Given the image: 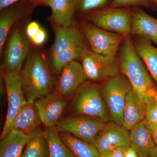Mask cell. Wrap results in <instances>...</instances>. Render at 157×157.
Listing matches in <instances>:
<instances>
[{
	"instance_id": "cell-7",
	"label": "cell",
	"mask_w": 157,
	"mask_h": 157,
	"mask_svg": "<svg viewBox=\"0 0 157 157\" xmlns=\"http://www.w3.org/2000/svg\"><path fill=\"white\" fill-rule=\"evenodd\" d=\"M2 74L8 96V110L1 139L11 131L15 117L21 107L27 103L23 90L21 72L4 67Z\"/></svg>"
},
{
	"instance_id": "cell-36",
	"label": "cell",
	"mask_w": 157,
	"mask_h": 157,
	"mask_svg": "<svg viewBox=\"0 0 157 157\" xmlns=\"http://www.w3.org/2000/svg\"><path fill=\"white\" fill-rule=\"evenodd\" d=\"M149 157H157V145L153 150Z\"/></svg>"
},
{
	"instance_id": "cell-33",
	"label": "cell",
	"mask_w": 157,
	"mask_h": 157,
	"mask_svg": "<svg viewBox=\"0 0 157 157\" xmlns=\"http://www.w3.org/2000/svg\"><path fill=\"white\" fill-rule=\"evenodd\" d=\"M149 127L153 140L154 141L156 145H157V123L149 124Z\"/></svg>"
},
{
	"instance_id": "cell-31",
	"label": "cell",
	"mask_w": 157,
	"mask_h": 157,
	"mask_svg": "<svg viewBox=\"0 0 157 157\" xmlns=\"http://www.w3.org/2000/svg\"><path fill=\"white\" fill-rule=\"evenodd\" d=\"M128 147H120L112 150L106 153L101 155V157H124Z\"/></svg>"
},
{
	"instance_id": "cell-20",
	"label": "cell",
	"mask_w": 157,
	"mask_h": 157,
	"mask_svg": "<svg viewBox=\"0 0 157 157\" xmlns=\"http://www.w3.org/2000/svg\"><path fill=\"white\" fill-rule=\"evenodd\" d=\"M147 39L138 36L133 42L138 56L143 61L157 86V48Z\"/></svg>"
},
{
	"instance_id": "cell-29",
	"label": "cell",
	"mask_w": 157,
	"mask_h": 157,
	"mask_svg": "<svg viewBox=\"0 0 157 157\" xmlns=\"http://www.w3.org/2000/svg\"><path fill=\"white\" fill-rule=\"evenodd\" d=\"M41 27L36 21H31L26 28V35L31 41L38 33Z\"/></svg>"
},
{
	"instance_id": "cell-37",
	"label": "cell",
	"mask_w": 157,
	"mask_h": 157,
	"mask_svg": "<svg viewBox=\"0 0 157 157\" xmlns=\"http://www.w3.org/2000/svg\"><path fill=\"white\" fill-rule=\"evenodd\" d=\"M153 1L155 3H156L157 5V0H153Z\"/></svg>"
},
{
	"instance_id": "cell-17",
	"label": "cell",
	"mask_w": 157,
	"mask_h": 157,
	"mask_svg": "<svg viewBox=\"0 0 157 157\" xmlns=\"http://www.w3.org/2000/svg\"><path fill=\"white\" fill-rule=\"evenodd\" d=\"M131 146L140 157H149L156 146L153 140L149 124L146 120L133 128L129 133Z\"/></svg>"
},
{
	"instance_id": "cell-27",
	"label": "cell",
	"mask_w": 157,
	"mask_h": 157,
	"mask_svg": "<svg viewBox=\"0 0 157 157\" xmlns=\"http://www.w3.org/2000/svg\"><path fill=\"white\" fill-rule=\"evenodd\" d=\"M130 6H143L157 11V5L153 0H111L109 7L123 8Z\"/></svg>"
},
{
	"instance_id": "cell-34",
	"label": "cell",
	"mask_w": 157,
	"mask_h": 157,
	"mask_svg": "<svg viewBox=\"0 0 157 157\" xmlns=\"http://www.w3.org/2000/svg\"><path fill=\"white\" fill-rule=\"evenodd\" d=\"M124 157H140L135 149L130 146L127 148Z\"/></svg>"
},
{
	"instance_id": "cell-2",
	"label": "cell",
	"mask_w": 157,
	"mask_h": 157,
	"mask_svg": "<svg viewBox=\"0 0 157 157\" xmlns=\"http://www.w3.org/2000/svg\"><path fill=\"white\" fill-rule=\"evenodd\" d=\"M119 59L122 73L142 101L146 104L150 98H157L156 85L136 53L130 36L123 41Z\"/></svg>"
},
{
	"instance_id": "cell-3",
	"label": "cell",
	"mask_w": 157,
	"mask_h": 157,
	"mask_svg": "<svg viewBox=\"0 0 157 157\" xmlns=\"http://www.w3.org/2000/svg\"><path fill=\"white\" fill-rule=\"evenodd\" d=\"M53 24L55 40L52 48L51 60L55 72L59 76L64 65L80 59L89 48L80 29L73 23L69 27Z\"/></svg>"
},
{
	"instance_id": "cell-12",
	"label": "cell",
	"mask_w": 157,
	"mask_h": 157,
	"mask_svg": "<svg viewBox=\"0 0 157 157\" xmlns=\"http://www.w3.org/2000/svg\"><path fill=\"white\" fill-rule=\"evenodd\" d=\"M41 122L46 128L54 126L67 106L65 97L56 90L37 99L34 103Z\"/></svg>"
},
{
	"instance_id": "cell-19",
	"label": "cell",
	"mask_w": 157,
	"mask_h": 157,
	"mask_svg": "<svg viewBox=\"0 0 157 157\" xmlns=\"http://www.w3.org/2000/svg\"><path fill=\"white\" fill-rule=\"evenodd\" d=\"M40 132L31 135H26L17 130H11L0 142V157H20L23 150L30 140Z\"/></svg>"
},
{
	"instance_id": "cell-18",
	"label": "cell",
	"mask_w": 157,
	"mask_h": 157,
	"mask_svg": "<svg viewBox=\"0 0 157 157\" xmlns=\"http://www.w3.org/2000/svg\"><path fill=\"white\" fill-rule=\"evenodd\" d=\"M145 119V103L133 89L127 96L123 126L131 131Z\"/></svg>"
},
{
	"instance_id": "cell-6",
	"label": "cell",
	"mask_w": 157,
	"mask_h": 157,
	"mask_svg": "<svg viewBox=\"0 0 157 157\" xmlns=\"http://www.w3.org/2000/svg\"><path fill=\"white\" fill-rule=\"evenodd\" d=\"M132 11L122 8H108L93 11L88 16L90 22L109 32L130 36L132 32Z\"/></svg>"
},
{
	"instance_id": "cell-9",
	"label": "cell",
	"mask_w": 157,
	"mask_h": 157,
	"mask_svg": "<svg viewBox=\"0 0 157 157\" xmlns=\"http://www.w3.org/2000/svg\"><path fill=\"white\" fill-rule=\"evenodd\" d=\"M80 29L89 43L90 49L102 55L116 56L125 38L120 34L100 28L88 21L81 23Z\"/></svg>"
},
{
	"instance_id": "cell-1",
	"label": "cell",
	"mask_w": 157,
	"mask_h": 157,
	"mask_svg": "<svg viewBox=\"0 0 157 157\" xmlns=\"http://www.w3.org/2000/svg\"><path fill=\"white\" fill-rule=\"evenodd\" d=\"M21 76L24 94L28 103L34 104L37 99L55 89L56 82L46 60L38 51L29 53Z\"/></svg>"
},
{
	"instance_id": "cell-5",
	"label": "cell",
	"mask_w": 157,
	"mask_h": 157,
	"mask_svg": "<svg viewBox=\"0 0 157 157\" xmlns=\"http://www.w3.org/2000/svg\"><path fill=\"white\" fill-rule=\"evenodd\" d=\"M132 89L128 79L122 73L108 79L101 90L110 120L121 125L123 124V112L127 96Z\"/></svg>"
},
{
	"instance_id": "cell-30",
	"label": "cell",
	"mask_w": 157,
	"mask_h": 157,
	"mask_svg": "<svg viewBox=\"0 0 157 157\" xmlns=\"http://www.w3.org/2000/svg\"><path fill=\"white\" fill-rule=\"evenodd\" d=\"M47 38V34L46 31L41 28L36 36L31 41L34 45L41 46L45 43Z\"/></svg>"
},
{
	"instance_id": "cell-26",
	"label": "cell",
	"mask_w": 157,
	"mask_h": 157,
	"mask_svg": "<svg viewBox=\"0 0 157 157\" xmlns=\"http://www.w3.org/2000/svg\"><path fill=\"white\" fill-rule=\"evenodd\" d=\"M76 11L81 13L93 12L107 8L111 0H74Z\"/></svg>"
},
{
	"instance_id": "cell-22",
	"label": "cell",
	"mask_w": 157,
	"mask_h": 157,
	"mask_svg": "<svg viewBox=\"0 0 157 157\" xmlns=\"http://www.w3.org/2000/svg\"><path fill=\"white\" fill-rule=\"evenodd\" d=\"M43 134L47 143V157H76L62 140L56 126L46 128Z\"/></svg>"
},
{
	"instance_id": "cell-21",
	"label": "cell",
	"mask_w": 157,
	"mask_h": 157,
	"mask_svg": "<svg viewBox=\"0 0 157 157\" xmlns=\"http://www.w3.org/2000/svg\"><path fill=\"white\" fill-rule=\"evenodd\" d=\"M48 6L51 9L50 18L53 24L69 27L73 23L76 11L74 0H50Z\"/></svg>"
},
{
	"instance_id": "cell-11",
	"label": "cell",
	"mask_w": 157,
	"mask_h": 157,
	"mask_svg": "<svg viewBox=\"0 0 157 157\" xmlns=\"http://www.w3.org/2000/svg\"><path fill=\"white\" fill-rule=\"evenodd\" d=\"M94 145L101 155L118 147H129L128 130L112 121L107 122L96 137Z\"/></svg>"
},
{
	"instance_id": "cell-25",
	"label": "cell",
	"mask_w": 157,
	"mask_h": 157,
	"mask_svg": "<svg viewBox=\"0 0 157 157\" xmlns=\"http://www.w3.org/2000/svg\"><path fill=\"white\" fill-rule=\"evenodd\" d=\"M47 143L43 132L28 142L20 157H47Z\"/></svg>"
},
{
	"instance_id": "cell-15",
	"label": "cell",
	"mask_w": 157,
	"mask_h": 157,
	"mask_svg": "<svg viewBox=\"0 0 157 157\" xmlns=\"http://www.w3.org/2000/svg\"><path fill=\"white\" fill-rule=\"evenodd\" d=\"M41 123L35 104L27 102L15 117L11 130H17L26 135H33L41 132L39 126Z\"/></svg>"
},
{
	"instance_id": "cell-24",
	"label": "cell",
	"mask_w": 157,
	"mask_h": 157,
	"mask_svg": "<svg viewBox=\"0 0 157 157\" xmlns=\"http://www.w3.org/2000/svg\"><path fill=\"white\" fill-rule=\"evenodd\" d=\"M0 16V54L2 56L5 43L12 26L20 14V11L17 9H5Z\"/></svg>"
},
{
	"instance_id": "cell-14",
	"label": "cell",
	"mask_w": 157,
	"mask_h": 157,
	"mask_svg": "<svg viewBox=\"0 0 157 157\" xmlns=\"http://www.w3.org/2000/svg\"><path fill=\"white\" fill-rule=\"evenodd\" d=\"M59 76L55 90L65 98L74 94L86 78L82 65L77 60L64 65Z\"/></svg>"
},
{
	"instance_id": "cell-32",
	"label": "cell",
	"mask_w": 157,
	"mask_h": 157,
	"mask_svg": "<svg viewBox=\"0 0 157 157\" xmlns=\"http://www.w3.org/2000/svg\"><path fill=\"white\" fill-rule=\"evenodd\" d=\"M23 0H0V10L1 11L8 9L15 3Z\"/></svg>"
},
{
	"instance_id": "cell-23",
	"label": "cell",
	"mask_w": 157,
	"mask_h": 157,
	"mask_svg": "<svg viewBox=\"0 0 157 157\" xmlns=\"http://www.w3.org/2000/svg\"><path fill=\"white\" fill-rule=\"evenodd\" d=\"M59 133L62 140L76 157H101L94 144L80 140L69 133Z\"/></svg>"
},
{
	"instance_id": "cell-28",
	"label": "cell",
	"mask_w": 157,
	"mask_h": 157,
	"mask_svg": "<svg viewBox=\"0 0 157 157\" xmlns=\"http://www.w3.org/2000/svg\"><path fill=\"white\" fill-rule=\"evenodd\" d=\"M145 120L148 124L157 123V98H151L145 104Z\"/></svg>"
},
{
	"instance_id": "cell-35",
	"label": "cell",
	"mask_w": 157,
	"mask_h": 157,
	"mask_svg": "<svg viewBox=\"0 0 157 157\" xmlns=\"http://www.w3.org/2000/svg\"><path fill=\"white\" fill-rule=\"evenodd\" d=\"M33 2L42 3L48 6V3L50 0H31Z\"/></svg>"
},
{
	"instance_id": "cell-10",
	"label": "cell",
	"mask_w": 157,
	"mask_h": 157,
	"mask_svg": "<svg viewBox=\"0 0 157 157\" xmlns=\"http://www.w3.org/2000/svg\"><path fill=\"white\" fill-rule=\"evenodd\" d=\"M106 123L98 118L78 115L61 118L56 126L59 132L69 133L94 144L96 137Z\"/></svg>"
},
{
	"instance_id": "cell-4",
	"label": "cell",
	"mask_w": 157,
	"mask_h": 157,
	"mask_svg": "<svg viewBox=\"0 0 157 157\" xmlns=\"http://www.w3.org/2000/svg\"><path fill=\"white\" fill-rule=\"evenodd\" d=\"M75 115L98 118L105 122L110 120L109 111L101 91L96 86L84 82L76 92L71 104Z\"/></svg>"
},
{
	"instance_id": "cell-13",
	"label": "cell",
	"mask_w": 157,
	"mask_h": 157,
	"mask_svg": "<svg viewBox=\"0 0 157 157\" xmlns=\"http://www.w3.org/2000/svg\"><path fill=\"white\" fill-rule=\"evenodd\" d=\"M29 45L19 29L11 33L4 53V67L9 70L21 72L23 63L29 53Z\"/></svg>"
},
{
	"instance_id": "cell-16",
	"label": "cell",
	"mask_w": 157,
	"mask_h": 157,
	"mask_svg": "<svg viewBox=\"0 0 157 157\" xmlns=\"http://www.w3.org/2000/svg\"><path fill=\"white\" fill-rule=\"evenodd\" d=\"M147 39L157 45V18L137 8L132 11L131 34Z\"/></svg>"
},
{
	"instance_id": "cell-8",
	"label": "cell",
	"mask_w": 157,
	"mask_h": 157,
	"mask_svg": "<svg viewBox=\"0 0 157 157\" xmlns=\"http://www.w3.org/2000/svg\"><path fill=\"white\" fill-rule=\"evenodd\" d=\"M80 60L86 78L92 81L108 80L118 75L120 70V59L117 56L102 55L88 48Z\"/></svg>"
}]
</instances>
